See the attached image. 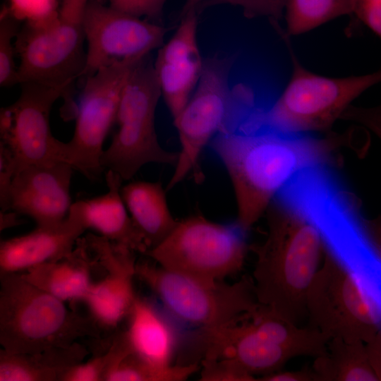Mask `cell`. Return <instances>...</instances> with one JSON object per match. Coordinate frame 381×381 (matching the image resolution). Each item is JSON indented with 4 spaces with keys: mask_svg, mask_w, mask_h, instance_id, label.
I'll return each mask as SVG.
<instances>
[{
    "mask_svg": "<svg viewBox=\"0 0 381 381\" xmlns=\"http://www.w3.org/2000/svg\"><path fill=\"white\" fill-rule=\"evenodd\" d=\"M210 145L229 176L236 223L246 231L296 174L325 162L321 141L308 134L267 128L221 133Z\"/></svg>",
    "mask_w": 381,
    "mask_h": 381,
    "instance_id": "cell-1",
    "label": "cell"
},
{
    "mask_svg": "<svg viewBox=\"0 0 381 381\" xmlns=\"http://www.w3.org/2000/svg\"><path fill=\"white\" fill-rule=\"evenodd\" d=\"M280 207L271 213L267 238L255 248L252 279L260 307L299 325L307 317L308 292L323 242L312 223Z\"/></svg>",
    "mask_w": 381,
    "mask_h": 381,
    "instance_id": "cell-2",
    "label": "cell"
},
{
    "mask_svg": "<svg viewBox=\"0 0 381 381\" xmlns=\"http://www.w3.org/2000/svg\"><path fill=\"white\" fill-rule=\"evenodd\" d=\"M234 61L233 57L217 55L203 60L194 93L174 119L180 150L167 190L191 174L200 179L199 162L205 147L217 134L236 130L258 104L249 87L241 85L230 89L229 73Z\"/></svg>",
    "mask_w": 381,
    "mask_h": 381,
    "instance_id": "cell-3",
    "label": "cell"
},
{
    "mask_svg": "<svg viewBox=\"0 0 381 381\" xmlns=\"http://www.w3.org/2000/svg\"><path fill=\"white\" fill-rule=\"evenodd\" d=\"M309 326L329 341L368 342L381 329V275L355 269L327 249L307 296Z\"/></svg>",
    "mask_w": 381,
    "mask_h": 381,
    "instance_id": "cell-4",
    "label": "cell"
},
{
    "mask_svg": "<svg viewBox=\"0 0 381 381\" xmlns=\"http://www.w3.org/2000/svg\"><path fill=\"white\" fill-rule=\"evenodd\" d=\"M0 344L10 353H35L99 339L92 318L37 288L20 273L0 275Z\"/></svg>",
    "mask_w": 381,
    "mask_h": 381,
    "instance_id": "cell-5",
    "label": "cell"
},
{
    "mask_svg": "<svg viewBox=\"0 0 381 381\" xmlns=\"http://www.w3.org/2000/svg\"><path fill=\"white\" fill-rule=\"evenodd\" d=\"M281 36L291 57L292 72L280 96L270 106L260 107L253 116L257 128L293 133L324 131L341 118L364 91L381 83V69L368 74L331 78L314 73L298 59L282 30Z\"/></svg>",
    "mask_w": 381,
    "mask_h": 381,
    "instance_id": "cell-6",
    "label": "cell"
},
{
    "mask_svg": "<svg viewBox=\"0 0 381 381\" xmlns=\"http://www.w3.org/2000/svg\"><path fill=\"white\" fill-rule=\"evenodd\" d=\"M87 0H59L56 12L26 20L16 38L19 84L31 82L72 93L86 63L84 14Z\"/></svg>",
    "mask_w": 381,
    "mask_h": 381,
    "instance_id": "cell-7",
    "label": "cell"
},
{
    "mask_svg": "<svg viewBox=\"0 0 381 381\" xmlns=\"http://www.w3.org/2000/svg\"><path fill=\"white\" fill-rule=\"evenodd\" d=\"M135 276L170 314L200 329L241 322L260 307L253 279L248 277L233 284L206 282L148 262H136Z\"/></svg>",
    "mask_w": 381,
    "mask_h": 381,
    "instance_id": "cell-8",
    "label": "cell"
},
{
    "mask_svg": "<svg viewBox=\"0 0 381 381\" xmlns=\"http://www.w3.org/2000/svg\"><path fill=\"white\" fill-rule=\"evenodd\" d=\"M161 96L149 54L133 71L123 90L117 129L102 157L104 170H113L127 181L147 164H176L178 152L163 148L156 133L155 112Z\"/></svg>",
    "mask_w": 381,
    "mask_h": 381,
    "instance_id": "cell-9",
    "label": "cell"
},
{
    "mask_svg": "<svg viewBox=\"0 0 381 381\" xmlns=\"http://www.w3.org/2000/svg\"><path fill=\"white\" fill-rule=\"evenodd\" d=\"M246 231L201 215L178 221L171 231L145 255L161 267L206 282L238 272L246 254Z\"/></svg>",
    "mask_w": 381,
    "mask_h": 381,
    "instance_id": "cell-10",
    "label": "cell"
},
{
    "mask_svg": "<svg viewBox=\"0 0 381 381\" xmlns=\"http://www.w3.org/2000/svg\"><path fill=\"white\" fill-rule=\"evenodd\" d=\"M144 57L118 61L85 78L73 135L64 143V152L65 162L90 181H97L104 171L101 163L104 140L116 123L124 86Z\"/></svg>",
    "mask_w": 381,
    "mask_h": 381,
    "instance_id": "cell-11",
    "label": "cell"
},
{
    "mask_svg": "<svg viewBox=\"0 0 381 381\" xmlns=\"http://www.w3.org/2000/svg\"><path fill=\"white\" fill-rule=\"evenodd\" d=\"M20 85L19 97L2 108L0 114V143L13 153L17 172L32 164L65 162L64 143L53 136L49 116L53 104L61 97L63 118L74 119L77 105L72 93L64 87L31 82Z\"/></svg>",
    "mask_w": 381,
    "mask_h": 381,
    "instance_id": "cell-12",
    "label": "cell"
},
{
    "mask_svg": "<svg viewBox=\"0 0 381 381\" xmlns=\"http://www.w3.org/2000/svg\"><path fill=\"white\" fill-rule=\"evenodd\" d=\"M87 44L80 78L118 61L144 57L160 47L167 29L160 24L117 11L97 0H87L84 14Z\"/></svg>",
    "mask_w": 381,
    "mask_h": 381,
    "instance_id": "cell-13",
    "label": "cell"
},
{
    "mask_svg": "<svg viewBox=\"0 0 381 381\" xmlns=\"http://www.w3.org/2000/svg\"><path fill=\"white\" fill-rule=\"evenodd\" d=\"M85 238L106 274L92 283L83 301L99 329H114L128 315L136 297L134 251L95 234Z\"/></svg>",
    "mask_w": 381,
    "mask_h": 381,
    "instance_id": "cell-14",
    "label": "cell"
},
{
    "mask_svg": "<svg viewBox=\"0 0 381 381\" xmlns=\"http://www.w3.org/2000/svg\"><path fill=\"white\" fill-rule=\"evenodd\" d=\"M73 170L65 162L21 169L11 185L9 210L31 217L37 226L59 224L68 217L73 204L70 195Z\"/></svg>",
    "mask_w": 381,
    "mask_h": 381,
    "instance_id": "cell-15",
    "label": "cell"
},
{
    "mask_svg": "<svg viewBox=\"0 0 381 381\" xmlns=\"http://www.w3.org/2000/svg\"><path fill=\"white\" fill-rule=\"evenodd\" d=\"M197 11L182 18L172 37L159 48L154 68L162 96L176 118L188 102L199 80L203 60L197 43Z\"/></svg>",
    "mask_w": 381,
    "mask_h": 381,
    "instance_id": "cell-16",
    "label": "cell"
},
{
    "mask_svg": "<svg viewBox=\"0 0 381 381\" xmlns=\"http://www.w3.org/2000/svg\"><path fill=\"white\" fill-rule=\"evenodd\" d=\"M201 331L206 344L205 358L230 359L253 376L278 371L293 357L283 347L260 336L249 319Z\"/></svg>",
    "mask_w": 381,
    "mask_h": 381,
    "instance_id": "cell-17",
    "label": "cell"
},
{
    "mask_svg": "<svg viewBox=\"0 0 381 381\" xmlns=\"http://www.w3.org/2000/svg\"><path fill=\"white\" fill-rule=\"evenodd\" d=\"M85 231L78 221L68 213L59 224L36 226L24 235L1 240L0 275L23 273L66 256Z\"/></svg>",
    "mask_w": 381,
    "mask_h": 381,
    "instance_id": "cell-18",
    "label": "cell"
},
{
    "mask_svg": "<svg viewBox=\"0 0 381 381\" xmlns=\"http://www.w3.org/2000/svg\"><path fill=\"white\" fill-rule=\"evenodd\" d=\"M107 192L73 202L69 214L85 230H91L108 240L145 254L147 247L135 227L121 194L123 179L115 171L104 173Z\"/></svg>",
    "mask_w": 381,
    "mask_h": 381,
    "instance_id": "cell-19",
    "label": "cell"
},
{
    "mask_svg": "<svg viewBox=\"0 0 381 381\" xmlns=\"http://www.w3.org/2000/svg\"><path fill=\"white\" fill-rule=\"evenodd\" d=\"M99 264L85 237L66 256L20 273L30 284L66 301L84 300L94 282L92 273Z\"/></svg>",
    "mask_w": 381,
    "mask_h": 381,
    "instance_id": "cell-20",
    "label": "cell"
},
{
    "mask_svg": "<svg viewBox=\"0 0 381 381\" xmlns=\"http://www.w3.org/2000/svg\"><path fill=\"white\" fill-rule=\"evenodd\" d=\"M128 316L124 333L133 351L154 368H171L177 337L167 318L150 301L138 296Z\"/></svg>",
    "mask_w": 381,
    "mask_h": 381,
    "instance_id": "cell-21",
    "label": "cell"
},
{
    "mask_svg": "<svg viewBox=\"0 0 381 381\" xmlns=\"http://www.w3.org/2000/svg\"><path fill=\"white\" fill-rule=\"evenodd\" d=\"M87 354L79 341L35 353H10L1 349L0 381H62Z\"/></svg>",
    "mask_w": 381,
    "mask_h": 381,
    "instance_id": "cell-22",
    "label": "cell"
},
{
    "mask_svg": "<svg viewBox=\"0 0 381 381\" xmlns=\"http://www.w3.org/2000/svg\"><path fill=\"white\" fill-rule=\"evenodd\" d=\"M121 194L148 250L162 241L176 225L178 221L169 210L165 190L159 182H131L121 187Z\"/></svg>",
    "mask_w": 381,
    "mask_h": 381,
    "instance_id": "cell-23",
    "label": "cell"
},
{
    "mask_svg": "<svg viewBox=\"0 0 381 381\" xmlns=\"http://www.w3.org/2000/svg\"><path fill=\"white\" fill-rule=\"evenodd\" d=\"M313 373L317 381L379 380L370 363L365 344L330 339L326 351L315 357Z\"/></svg>",
    "mask_w": 381,
    "mask_h": 381,
    "instance_id": "cell-24",
    "label": "cell"
},
{
    "mask_svg": "<svg viewBox=\"0 0 381 381\" xmlns=\"http://www.w3.org/2000/svg\"><path fill=\"white\" fill-rule=\"evenodd\" d=\"M253 329L262 337L283 347L293 357L311 356L315 358L327 350L329 339L318 329L284 320L262 308L249 319Z\"/></svg>",
    "mask_w": 381,
    "mask_h": 381,
    "instance_id": "cell-25",
    "label": "cell"
},
{
    "mask_svg": "<svg viewBox=\"0 0 381 381\" xmlns=\"http://www.w3.org/2000/svg\"><path fill=\"white\" fill-rule=\"evenodd\" d=\"M112 340L115 356L104 381H182L200 369L197 363L174 365L167 370L157 369L133 351L124 332L116 334Z\"/></svg>",
    "mask_w": 381,
    "mask_h": 381,
    "instance_id": "cell-26",
    "label": "cell"
},
{
    "mask_svg": "<svg viewBox=\"0 0 381 381\" xmlns=\"http://www.w3.org/2000/svg\"><path fill=\"white\" fill-rule=\"evenodd\" d=\"M353 0H287L286 34L306 33L337 18L353 14Z\"/></svg>",
    "mask_w": 381,
    "mask_h": 381,
    "instance_id": "cell-27",
    "label": "cell"
},
{
    "mask_svg": "<svg viewBox=\"0 0 381 381\" xmlns=\"http://www.w3.org/2000/svg\"><path fill=\"white\" fill-rule=\"evenodd\" d=\"M19 19L4 6L0 16V85L2 87L19 84L18 66L16 65V54L14 38L20 26Z\"/></svg>",
    "mask_w": 381,
    "mask_h": 381,
    "instance_id": "cell-28",
    "label": "cell"
},
{
    "mask_svg": "<svg viewBox=\"0 0 381 381\" xmlns=\"http://www.w3.org/2000/svg\"><path fill=\"white\" fill-rule=\"evenodd\" d=\"M287 0H205L197 8L201 11L217 5L229 4L240 6L247 18L267 17L277 23L283 16Z\"/></svg>",
    "mask_w": 381,
    "mask_h": 381,
    "instance_id": "cell-29",
    "label": "cell"
},
{
    "mask_svg": "<svg viewBox=\"0 0 381 381\" xmlns=\"http://www.w3.org/2000/svg\"><path fill=\"white\" fill-rule=\"evenodd\" d=\"M114 356L115 346L111 339L103 353L72 367L62 381H104Z\"/></svg>",
    "mask_w": 381,
    "mask_h": 381,
    "instance_id": "cell-30",
    "label": "cell"
},
{
    "mask_svg": "<svg viewBox=\"0 0 381 381\" xmlns=\"http://www.w3.org/2000/svg\"><path fill=\"white\" fill-rule=\"evenodd\" d=\"M201 381H253L256 377L235 361L228 358H204L201 362Z\"/></svg>",
    "mask_w": 381,
    "mask_h": 381,
    "instance_id": "cell-31",
    "label": "cell"
},
{
    "mask_svg": "<svg viewBox=\"0 0 381 381\" xmlns=\"http://www.w3.org/2000/svg\"><path fill=\"white\" fill-rule=\"evenodd\" d=\"M8 11L20 20H37L47 18L56 12L59 0H10Z\"/></svg>",
    "mask_w": 381,
    "mask_h": 381,
    "instance_id": "cell-32",
    "label": "cell"
},
{
    "mask_svg": "<svg viewBox=\"0 0 381 381\" xmlns=\"http://www.w3.org/2000/svg\"><path fill=\"white\" fill-rule=\"evenodd\" d=\"M167 0H109V6L135 17L158 20Z\"/></svg>",
    "mask_w": 381,
    "mask_h": 381,
    "instance_id": "cell-33",
    "label": "cell"
},
{
    "mask_svg": "<svg viewBox=\"0 0 381 381\" xmlns=\"http://www.w3.org/2000/svg\"><path fill=\"white\" fill-rule=\"evenodd\" d=\"M17 167L11 151L0 143V207L1 211L9 210V195Z\"/></svg>",
    "mask_w": 381,
    "mask_h": 381,
    "instance_id": "cell-34",
    "label": "cell"
},
{
    "mask_svg": "<svg viewBox=\"0 0 381 381\" xmlns=\"http://www.w3.org/2000/svg\"><path fill=\"white\" fill-rule=\"evenodd\" d=\"M353 14L381 39V0H353Z\"/></svg>",
    "mask_w": 381,
    "mask_h": 381,
    "instance_id": "cell-35",
    "label": "cell"
},
{
    "mask_svg": "<svg viewBox=\"0 0 381 381\" xmlns=\"http://www.w3.org/2000/svg\"><path fill=\"white\" fill-rule=\"evenodd\" d=\"M341 119L359 123L372 131L381 140V104L373 107L351 105Z\"/></svg>",
    "mask_w": 381,
    "mask_h": 381,
    "instance_id": "cell-36",
    "label": "cell"
},
{
    "mask_svg": "<svg viewBox=\"0 0 381 381\" xmlns=\"http://www.w3.org/2000/svg\"><path fill=\"white\" fill-rule=\"evenodd\" d=\"M258 380L262 381H312L316 380L313 370L276 371L262 375ZM317 381V380H316Z\"/></svg>",
    "mask_w": 381,
    "mask_h": 381,
    "instance_id": "cell-37",
    "label": "cell"
},
{
    "mask_svg": "<svg viewBox=\"0 0 381 381\" xmlns=\"http://www.w3.org/2000/svg\"><path fill=\"white\" fill-rule=\"evenodd\" d=\"M370 363L379 380H381V329L365 344Z\"/></svg>",
    "mask_w": 381,
    "mask_h": 381,
    "instance_id": "cell-38",
    "label": "cell"
},
{
    "mask_svg": "<svg viewBox=\"0 0 381 381\" xmlns=\"http://www.w3.org/2000/svg\"><path fill=\"white\" fill-rule=\"evenodd\" d=\"M18 213L13 211L9 212L1 211L0 212V229L3 231L7 228L15 226L21 224L20 220L18 219Z\"/></svg>",
    "mask_w": 381,
    "mask_h": 381,
    "instance_id": "cell-39",
    "label": "cell"
},
{
    "mask_svg": "<svg viewBox=\"0 0 381 381\" xmlns=\"http://www.w3.org/2000/svg\"><path fill=\"white\" fill-rule=\"evenodd\" d=\"M205 0H185L184 4L180 13V17L182 18L189 11L196 8Z\"/></svg>",
    "mask_w": 381,
    "mask_h": 381,
    "instance_id": "cell-40",
    "label": "cell"
},
{
    "mask_svg": "<svg viewBox=\"0 0 381 381\" xmlns=\"http://www.w3.org/2000/svg\"><path fill=\"white\" fill-rule=\"evenodd\" d=\"M381 230V229H380ZM370 234V233H369ZM370 238L375 248L376 253L377 254L378 258L381 262V233L380 234V237L374 238L370 234Z\"/></svg>",
    "mask_w": 381,
    "mask_h": 381,
    "instance_id": "cell-41",
    "label": "cell"
},
{
    "mask_svg": "<svg viewBox=\"0 0 381 381\" xmlns=\"http://www.w3.org/2000/svg\"><path fill=\"white\" fill-rule=\"evenodd\" d=\"M97 1L103 4H106L109 1V0H97Z\"/></svg>",
    "mask_w": 381,
    "mask_h": 381,
    "instance_id": "cell-42",
    "label": "cell"
},
{
    "mask_svg": "<svg viewBox=\"0 0 381 381\" xmlns=\"http://www.w3.org/2000/svg\"><path fill=\"white\" fill-rule=\"evenodd\" d=\"M259 106V105H258ZM256 108V107H255ZM254 110V109H253ZM250 115V114H249ZM248 118V117H247ZM244 123V122H243ZM244 128V127H243ZM250 130V129H249Z\"/></svg>",
    "mask_w": 381,
    "mask_h": 381,
    "instance_id": "cell-43",
    "label": "cell"
}]
</instances>
